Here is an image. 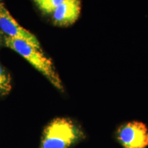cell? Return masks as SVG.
I'll list each match as a JSON object with an SVG mask.
<instances>
[{"label":"cell","instance_id":"8","mask_svg":"<svg viewBox=\"0 0 148 148\" xmlns=\"http://www.w3.org/2000/svg\"><path fill=\"white\" fill-rule=\"evenodd\" d=\"M0 45H1V37H0Z\"/></svg>","mask_w":148,"mask_h":148},{"label":"cell","instance_id":"1","mask_svg":"<svg viewBox=\"0 0 148 148\" xmlns=\"http://www.w3.org/2000/svg\"><path fill=\"white\" fill-rule=\"evenodd\" d=\"M4 43L6 47L18 53L35 69L40 71L56 88L63 91L62 81L52 61L42 52V50L33 47L23 40L6 36L4 37Z\"/></svg>","mask_w":148,"mask_h":148},{"label":"cell","instance_id":"2","mask_svg":"<svg viewBox=\"0 0 148 148\" xmlns=\"http://www.w3.org/2000/svg\"><path fill=\"white\" fill-rule=\"evenodd\" d=\"M83 137L82 130L71 120L58 118L45 129L42 148H68Z\"/></svg>","mask_w":148,"mask_h":148},{"label":"cell","instance_id":"6","mask_svg":"<svg viewBox=\"0 0 148 148\" xmlns=\"http://www.w3.org/2000/svg\"><path fill=\"white\" fill-rule=\"evenodd\" d=\"M38 8L45 14H53L64 0H32Z\"/></svg>","mask_w":148,"mask_h":148},{"label":"cell","instance_id":"4","mask_svg":"<svg viewBox=\"0 0 148 148\" xmlns=\"http://www.w3.org/2000/svg\"><path fill=\"white\" fill-rule=\"evenodd\" d=\"M0 29L6 36L22 40L33 47L40 49V42L34 34L23 27L12 17L4 4L0 1Z\"/></svg>","mask_w":148,"mask_h":148},{"label":"cell","instance_id":"3","mask_svg":"<svg viewBox=\"0 0 148 148\" xmlns=\"http://www.w3.org/2000/svg\"><path fill=\"white\" fill-rule=\"evenodd\" d=\"M116 139L123 148H146L148 146V128L145 123L133 121L119 127Z\"/></svg>","mask_w":148,"mask_h":148},{"label":"cell","instance_id":"7","mask_svg":"<svg viewBox=\"0 0 148 148\" xmlns=\"http://www.w3.org/2000/svg\"><path fill=\"white\" fill-rule=\"evenodd\" d=\"M11 89L10 75L0 64V95H5Z\"/></svg>","mask_w":148,"mask_h":148},{"label":"cell","instance_id":"5","mask_svg":"<svg viewBox=\"0 0 148 148\" xmlns=\"http://www.w3.org/2000/svg\"><path fill=\"white\" fill-rule=\"evenodd\" d=\"M80 11V0H64L53 12V23L58 26L71 25L78 19Z\"/></svg>","mask_w":148,"mask_h":148}]
</instances>
